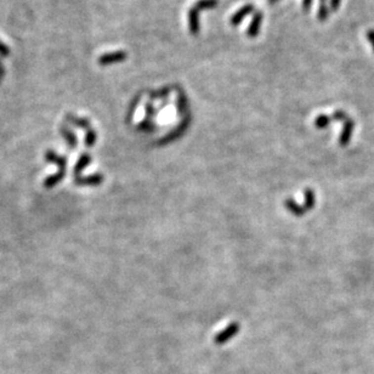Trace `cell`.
<instances>
[{"mask_svg": "<svg viewBox=\"0 0 374 374\" xmlns=\"http://www.w3.org/2000/svg\"><path fill=\"white\" fill-rule=\"evenodd\" d=\"M261 22H262V12L255 11L253 18H251L250 25H249L248 29H247V36H248L249 38H255V37H258L260 27H261Z\"/></svg>", "mask_w": 374, "mask_h": 374, "instance_id": "5b68a950", "label": "cell"}, {"mask_svg": "<svg viewBox=\"0 0 374 374\" xmlns=\"http://www.w3.org/2000/svg\"><path fill=\"white\" fill-rule=\"evenodd\" d=\"M126 58H128V54L124 50H119V51L107 52V54L101 55L97 62H99L100 66H110L115 65V63L123 62Z\"/></svg>", "mask_w": 374, "mask_h": 374, "instance_id": "6da1fadb", "label": "cell"}, {"mask_svg": "<svg viewBox=\"0 0 374 374\" xmlns=\"http://www.w3.org/2000/svg\"><path fill=\"white\" fill-rule=\"evenodd\" d=\"M219 4L217 0H198L193 6L201 11V10H210V9H215Z\"/></svg>", "mask_w": 374, "mask_h": 374, "instance_id": "52a82bcc", "label": "cell"}, {"mask_svg": "<svg viewBox=\"0 0 374 374\" xmlns=\"http://www.w3.org/2000/svg\"><path fill=\"white\" fill-rule=\"evenodd\" d=\"M66 119H67L71 124H73V125H76V126H79V128H84V129L90 128V122L85 118H78V117H76L73 115H67L66 116Z\"/></svg>", "mask_w": 374, "mask_h": 374, "instance_id": "8992f818", "label": "cell"}, {"mask_svg": "<svg viewBox=\"0 0 374 374\" xmlns=\"http://www.w3.org/2000/svg\"><path fill=\"white\" fill-rule=\"evenodd\" d=\"M354 130H355V121L349 117V118H347L346 121L343 123L340 136H339V145L343 146V147H345V146L349 145L350 141H351Z\"/></svg>", "mask_w": 374, "mask_h": 374, "instance_id": "7a4b0ae2", "label": "cell"}, {"mask_svg": "<svg viewBox=\"0 0 374 374\" xmlns=\"http://www.w3.org/2000/svg\"><path fill=\"white\" fill-rule=\"evenodd\" d=\"M328 0H320V6H328Z\"/></svg>", "mask_w": 374, "mask_h": 374, "instance_id": "d6986e66", "label": "cell"}, {"mask_svg": "<svg viewBox=\"0 0 374 374\" xmlns=\"http://www.w3.org/2000/svg\"><path fill=\"white\" fill-rule=\"evenodd\" d=\"M331 122H333V121H332L331 116L320 115L316 118V121H315V126H316V128H318V129H325V128H327L328 125H330Z\"/></svg>", "mask_w": 374, "mask_h": 374, "instance_id": "9c48e42d", "label": "cell"}, {"mask_svg": "<svg viewBox=\"0 0 374 374\" xmlns=\"http://www.w3.org/2000/svg\"><path fill=\"white\" fill-rule=\"evenodd\" d=\"M169 92H170V90H169L168 87H166V89H162L157 92H153V94H151V99H162V97L168 96Z\"/></svg>", "mask_w": 374, "mask_h": 374, "instance_id": "7c38bea8", "label": "cell"}, {"mask_svg": "<svg viewBox=\"0 0 374 374\" xmlns=\"http://www.w3.org/2000/svg\"><path fill=\"white\" fill-rule=\"evenodd\" d=\"M331 118H332V121H334V122H341V123H344V122L349 118V116H347V113L345 112V111L336 110L335 112L331 116Z\"/></svg>", "mask_w": 374, "mask_h": 374, "instance_id": "8fae6325", "label": "cell"}, {"mask_svg": "<svg viewBox=\"0 0 374 374\" xmlns=\"http://www.w3.org/2000/svg\"><path fill=\"white\" fill-rule=\"evenodd\" d=\"M188 29L192 36H198L200 34V11L192 6L188 11Z\"/></svg>", "mask_w": 374, "mask_h": 374, "instance_id": "3957f363", "label": "cell"}, {"mask_svg": "<svg viewBox=\"0 0 374 374\" xmlns=\"http://www.w3.org/2000/svg\"><path fill=\"white\" fill-rule=\"evenodd\" d=\"M312 2H314V0H302V10H304V12L310 11V9H311L312 6Z\"/></svg>", "mask_w": 374, "mask_h": 374, "instance_id": "9a60e30c", "label": "cell"}, {"mask_svg": "<svg viewBox=\"0 0 374 374\" xmlns=\"http://www.w3.org/2000/svg\"><path fill=\"white\" fill-rule=\"evenodd\" d=\"M276 1H277V0H269L270 4H274V2H276Z\"/></svg>", "mask_w": 374, "mask_h": 374, "instance_id": "ffe728a7", "label": "cell"}, {"mask_svg": "<svg viewBox=\"0 0 374 374\" xmlns=\"http://www.w3.org/2000/svg\"><path fill=\"white\" fill-rule=\"evenodd\" d=\"M5 77V67H0V84H1L2 78Z\"/></svg>", "mask_w": 374, "mask_h": 374, "instance_id": "ac0fdd59", "label": "cell"}, {"mask_svg": "<svg viewBox=\"0 0 374 374\" xmlns=\"http://www.w3.org/2000/svg\"><path fill=\"white\" fill-rule=\"evenodd\" d=\"M60 134L65 137V140L67 141V144L72 147H76L77 145V136L71 131L67 126H61L60 128Z\"/></svg>", "mask_w": 374, "mask_h": 374, "instance_id": "ba28073f", "label": "cell"}, {"mask_svg": "<svg viewBox=\"0 0 374 374\" xmlns=\"http://www.w3.org/2000/svg\"><path fill=\"white\" fill-rule=\"evenodd\" d=\"M367 39H368V42H370L371 46L373 47V51H374V29H368Z\"/></svg>", "mask_w": 374, "mask_h": 374, "instance_id": "e0dca14e", "label": "cell"}, {"mask_svg": "<svg viewBox=\"0 0 374 374\" xmlns=\"http://www.w3.org/2000/svg\"><path fill=\"white\" fill-rule=\"evenodd\" d=\"M177 110H179L180 115H182L184 112H186L187 108V99L185 96V94L182 91L179 92V96H177Z\"/></svg>", "mask_w": 374, "mask_h": 374, "instance_id": "30bf717a", "label": "cell"}, {"mask_svg": "<svg viewBox=\"0 0 374 374\" xmlns=\"http://www.w3.org/2000/svg\"><path fill=\"white\" fill-rule=\"evenodd\" d=\"M254 11V5L253 4H246L245 6L241 7L240 10H238L236 14H233L232 17H231L230 22H231V26H233V27H236V26L241 25V22L243 21V18L247 17L249 14H251V12Z\"/></svg>", "mask_w": 374, "mask_h": 374, "instance_id": "277c9868", "label": "cell"}, {"mask_svg": "<svg viewBox=\"0 0 374 374\" xmlns=\"http://www.w3.org/2000/svg\"><path fill=\"white\" fill-rule=\"evenodd\" d=\"M0 67H4V65H2V62H1V61H0Z\"/></svg>", "mask_w": 374, "mask_h": 374, "instance_id": "44dd1931", "label": "cell"}, {"mask_svg": "<svg viewBox=\"0 0 374 374\" xmlns=\"http://www.w3.org/2000/svg\"><path fill=\"white\" fill-rule=\"evenodd\" d=\"M341 4V0H330V4H328V7H330V11L335 12L336 10H339Z\"/></svg>", "mask_w": 374, "mask_h": 374, "instance_id": "4fadbf2b", "label": "cell"}, {"mask_svg": "<svg viewBox=\"0 0 374 374\" xmlns=\"http://www.w3.org/2000/svg\"><path fill=\"white\" fill-rule=\"evenodd\" d=\"M155 108H153L152 103H147L146 105V116L148 117V118H151L152 116H155Z\"/></svg>", "mask_w": 374, "mask_h": 374, "instance_id": "2e32d148", "label": "cell"}, {"mask_svg": "<svg viewBox=\"0 0 374 374\" xmlns=\"http://www.w3.org/2000/svg\"><path fill=\"white\" fill-rule=\"evenodd\" d=\"M10 55V49L7 45H5L0 41V56L1 57H7Z\"/></svg>", "mask_w": 374, "mask_h": 374, "instance_id": "5bb4252c", "label": "cell"}]
</instances>
